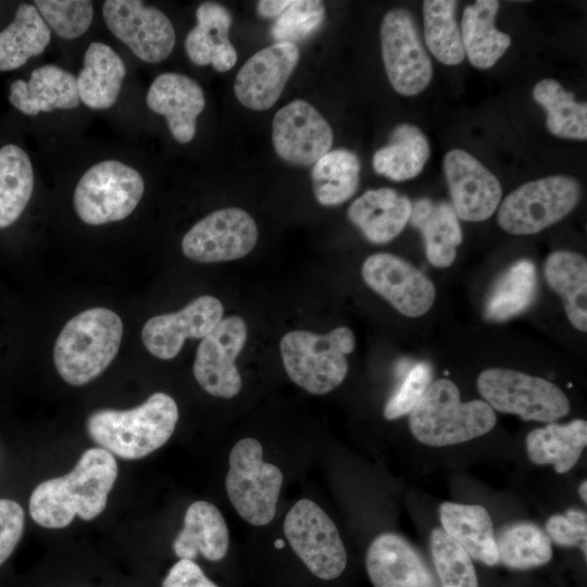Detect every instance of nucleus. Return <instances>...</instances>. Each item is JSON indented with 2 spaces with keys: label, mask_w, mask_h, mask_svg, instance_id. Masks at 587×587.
I'll return each instance as SVG.
<instances>
[{
  "label": "nucleus",
  "mask_w": 587,
  "mask_h": 587,
  "mask_svg": "<svg viewBox=\"0 0 587 587\" xmlns=\"http://www.w3.org/2000/svg\"><path fill=\"white\" fill-rule=\"evenodd\" d=\"M499 562L514 570H527L548 563L551 541L537 525L520 522L505 526L496 537Z\"/></svg>",
  "instance_id": "58836bf2"
},
{
  "label": "nucleus",
  "mask_w": 587,
  "mask_h": 587,
  "mask_svg": "<svg viewBox=\"0 0 587 587\" xmlns=\"http://www.w3.org/2000/svg\"><path fill=\"white\" fill-rule=\"evenodd\" d=\"M125 75L123 60L110 46L91 42L76 78L79 100L95 110L111 108L117 100Z\"/></svg>",
  "instance_id": "cd10ccee"
},
{
  "label": "nucleus",
  "mask_w": 587,
  "mask_h": 587,
  "mask_svg": "<svg viewBox=\"0 0 587 587\" xmlns=\"http://www.w3.org/2000/svg\"><path fill=\"white\" fill-rule=\"evenodd\" d=\"M587 445V422L574 420L565 425L550 423L526 437L529 460L535 464H552L555 472H569Z\"/></svg>",
  "instance_id": "7c9ffc66"
},
{
  "label": "nucleus",
  "mask_w": 587,
  "mask_h": 587,
  "mask_svg": "<svg viewBox=\"0 0 587 587\" xmlns=\"http://www.w3.org/2000/svg\"><path fill=\"white\" fill-rule=\"evenodd\" d=\"M145 183L139 172L120 161L92 165L79 179L73 197L79 218L102 225L127 217L142 198Z\"/></svg>",
  "instance_id": "1a4fd4ad"
},
{
  "label": "nucleus",
  "mask_w": 587,
  "mask_h": 587,
  "mask_svg": "<svg viewBox=\"0 0 587 587\" xmlns=\"http://www.w3.org/2000/svg\"><path fill=\"white\" fill-rule=\"evenodd\" d=\"M146 101L153 112L165 116L178 142L192 140L197 117L205 107L203 90L196 80L178 73H163L150 85Z\"/></svg>",
  "instance_id": "412c9836"
},
{
  "label": "nucleus",
  "mask_w": 587,
  "mask_h": 587,
  "mask_svg": "<svg viewBox=\"0 0 587 587\" xmlns=\"http://www.w3.org/2000/svg\"><path fill=\"white\" fill-rule=\"evenodd\" d=\"M412 202L391 188L365 191L348 208L347 215L365 238L373 243L395 239L405 227Z\"/></svg>",
  "instance_id": "5701e85b"
},
{
  "label": "nucleus",
  "mask_w": 587,
  "mask_h": 587,
  "mask_svg": "<svg viewBox=\"0 0 587 587\" xmlns=\"http://www.w3.org/2000/svg\"><path fill=\"white\" fill-rule=\"evenodd\" d=\"M409 221L422 233L429 263L436 267L450 266L454 262L457 247L462 242L459 217L452 205L420 198L412 203Z\"/></svg>",
  "instance_id": "a878e982"
},
{
  "label": "nucleus",
  "mask_w": 587,
  "mask_h": 587,
  "mask_svg": "<svg viewBox=\"0 0 587 587\" xmlns=\"http://www.w3.org/2000/svg\"><path fill=\"white\" fill-rule=\"evenodd\" d=\"M325 18V7L319 0H292L276 17L271 28L275 42L295 43L316 33Z\"/></svg>",
  "instance_id": "a19ab883"
},
{
  "label": "nucleus",
  "mask_w": 587,
  "mask_h": 587,
  "mask_svg": "<svg viewBox=\"0 0 587 587\" xmlns=\"http://www.w3.org/2000/svg\"><path fill=\"white\" fill-rule=\"evenodd\" d=\"M263 449L254 438L236 442L229 453L225 488L237 513L248 523L268 524L275 513L283 485V473L263 461Z\"/></svg>",
  "instance_id": "423d86ee"
},
{
  "label": "nucleus",
  "mask_w": 587,
  "mask_h": 587,
  "mask_svg": "<svg viewBox=\"0 0 587 587\" xmlns=\"http://www.w3.org/2000/svg\"><path fill=\"white\" fill-rule=\"evenodd\" d=\"M103 17L111 33L141 61L159 63L175 46V29L159 9L138 0H107Z\"/></svg>",
  "instance_id": "ddd939ff"
},
{
  "label": "nucleus",
  "mask_w": 587,
  "mask_h": 587,
  "mask_svg": "<svg viewBox=\"0 0 587 587\" xmlns=\"http://www.w3.org/2000/svg\"><path fill=\"white\" fill-rule=\"evenodd\" d=\"M477 388L494 410L516 414L525 421L552 422L570 412V401L557 385L520 371L484 370L478 375Z\"/></svg>",
  "instance_id": "0eeeda50"
},
{
  "label": "nucleus",
  "mask_w": 587,
  "mask_h": 587,
  "mask_svg": "<svg viewBox=\"0 0 587 587\" xmlns=\"http://www.w3.org/2000/svg\"><path fill=\"white\" fill-rule=\"evenodd\" d=\"M117 473L113 454L100 447L87 449L70 473L36 486L29 514L46 528L66 527L75 516L93 520L104 510Z\"/></svg>",
  "instance_id": "f257e3e1"
},
{
  "label": "nucleus",
  "mask_w": 587,
  "mask_h": 587,
  "mask_svg": "<svg viewBox=\"0 0 587 587\" xmlns=\"http://www.w3.org/2000/svg\"><path fill=\"white\" fill-rule=\"evenodd\" d=\"M229 532L220 510L203 500L186 510L184 525L173 541L179 559L193 561L201 554L209 561H220L228 550Z\"/></svg>",
  "instance_id": "393cba45"
},
{
  "label": "nucleus",
  "mask_w": 587,
  "mask_h": 587,
  "mask_svg": "<svg viewBox=\"0 0 587 587\" xmlns=\"http://www.w3.org/2000/svg\"><path fill=\"white\" fill-rule=\"evenodd\" d=\"M379 35L383 62L392 88L407 97L423 91L432 80L433 65L411 12L401 8L388 11Z\"/></svg>",
  "instance_id": "9b49d317"
},
{
  "label": "nucleus",
  "mask_w": 587,
  "mask_h": 587,
  "mask_svg": "<svg viewBox=\"0 0 587 587\" xmlns=\"http://www.w3.org/2000/svg\"><path fill=\"white\" fill-rule=\"evenodd\" d=\"M452 208L458 217L469 222L489 218L502 197L499 179L476 158L461 149H453L444 158Z\"/></svg>",
  "instance_id": "a211bd4d"
},
{
  "label": "nucleus",
  "mask_w": 587,
  "mask_h": 587,
  "mask_svg": "<svg viewBox=\"0 0 587 587\" xmlns=\"http://www.w3.org/2000/svg\"><path fill=\"white\" fill-rule=\"evenodd\" d=\"M34 189V171L27 153L16 145L0 149V228L23 213Z\"/></svg>",
  "instance_id": "c9c22d12"
},
{
  "label": "nucleus",
  "mask_w": 587,
  "mask_h": 587,
  "mask_svg": "<svg viewBox=\"0 0 587 587\" xmlns=\"http://www.w3.org/2000/svg\"><path fill=\"white\" fill-rule=\"evenodd\" d=\"M162 587H217L191 560L179 559L166 574Z\"/></svg>",
  "instance_id": "49530a36"
},
{
  "label": "nucleus",
  "mask_w": 587,
  "mask_h": 587,
  "mask_svg": "<svg viewBox=\"0 0 587 587\" xmlns=\"http://www.w3.org/2000/svg\"><path fill=\"white\" fill-rule=\"evenodd\" d=\"M300 58L295 43L274 42L251 55L234 82L238 101L254 111L272 108L279 99Z\"/></svg>",
  "instance_id": "f3484780"
},
{
  "label": "nucleus",
  "mask_w": 587,
  "mask_h": 587,
  "mask_svg": "<svg viewBox=\"0 0 587 587\" xmlns=\"http://www.w3.org/2000/svg\"><path fill=\"white\" fill-rule=\"evenodd\" d=\"M579 496L584 502H587V480L585 479L579 486Z\"/></svg>",
  "instance_id": "09e8293b"
},
{
  "label": "nucleus",
  "mask_w": 587,
  "mask_h": 587,
  "mask_svg": "<svg viewBox=\"0 0 587 587\" xmlns=\"http://www.w3.org/2000/svg\"><path fill=\"white\" fill-rule=\"evenodd\" d=\"M442 529L471 557L486 565L499 563L496 536L487 510L478 504L444 502L439 507Z\"/></svg>",
  "instance_id": "bb28decb"
},
{
  "label": "nucleus",
  "mask_w": 587,
  "mask_h": 587,
  "mask_svg": "<svg viewBox=\"0 0 587 587\" xmlns=\"http://www.w3.org/2000/svg\"><path fill=\"white\" fill-rule=\"evenodd\" d=\"M432 379V369L426 362H417L404 374L398 389L389 398L385 408L384 416L387 420H396L409 414L420 401Z\"/></svg>",
  "instance_id": "37998d69"
},
{
  "label": "nucleus",
  "mask_w": 587,
  "mask_h": 587,
  "mask_svg": "<svg viewBox=\"0 0 587 587\" xmlns=\"http://www.w3.org/2000/svg\"><path fill=\"white\" fill-rule=\"evenodd\" d=\"M197 25L187 34L185 50L196 65H212L217 72L229 71L237 62V51L229 41L233 16L224 5L203 2L197 11Z\"/></svg>",
  "instance_id": "4be33fe9"
},
{
  "label": "nucleus",
  "mask_w": 587,
  "mask_h": 587,
  "mask_svg": "<svg viewBox=\"0 0 587 587\" xmlns=\"http://www.w3.org/2000/svg\"><path fill=\"white\" fill-rule=\"evenodd\" d=\"M544 274L564 304L571 324L587 330V260L577 252L557 250L548 255Z\"/></svg>",
  "instance_id": "c756f323"
},
{
  "label": "nucleus",
  "mask_w": 587,
  "mask_h": 587,
  "mask_svg": "<svg viewBox=\"0 0 587 587\" xmlns=\"http://www.w3.org/2000/svg\"><path fill=\"white\" fill-rule=\"evenodd\" d=\"M413 436L422 444L444 447L464 442L494 428L495 410L483 400L462 402L457 385L437 379L409 413Z\"/></svg>",
  "instance_id": "20e7f679"
},
{
  "label": "nucleus",
  "mask_w": 587,
  "mask_h": 587,
  "mask_svg": "<svg viewBox=\"0 0 587 587\" xmlns=\"http://www.w3.org/2000/svg\"><path fill=\"white\" fill-rule=\"evenodd\" d=\"M222 302L203 295L182 310L149 319L142 329L141 339L146 349L161 360L175 358L186 339H202L223 319Z\"/></svg>",
  "instance_id": "6ab92c4d"
},
{
  "label": "nucleus",
  "mask_w": 587,
  "mask_h": 587,
  "mask_svg": "<svg viewBox=\"0 0 587 587\" xmlns=\"http://www.w3.org/2000/svg\"><path fill=\"white\" fill-rule=\"evenodd\" d=\"M354 347V334L346 326L324 335L291 330L282 337L279 344L287 375L313 395L327 394L344 382L348 373L347 355Z\"/></svg>",
  "instance_id": "39448f33"
},
{
  "label": "nucleus",
  "mask_w": 587,
  "mask_h": 587,
  "mask_svg": "<svg viewBox=\"0 0 587 587\" xmlns=\"http://www.w3.org/2000/svg\"><path fill=\"white\" fill-rule=\"evenodd\" d=\"M333 140L328 122L305 100L296 99L274 115L273 147L287 163L297 166L314 164L330 150Z\"/></svg>",
  "instance_id": "dca6fc26"
},
{
  "label": "nucleus",
  "mask_w": 587,
  "mask_h": 587,
  "mask_svg": "<svg viewBox=\"0 0 587 587\" xmlns=\"http://www.w3.org/2000/svg\"><path fill=\"white\" fill-rule=\"evenodd\" d=\"M51 30L34 4L18 5L14 20L0 30V71L23 66L41 54L50 42Z\"/></svg>",
  "instance_id": "2f4dec72"
},
{
  "label": "nucleus",
  "mask_w": 587,
  "mask_h": 587,
  "mask_svg": "<svg viewBox=\"0 0 587 587\" xmlns=\"http://www.w3.org/2000/svg\"><path fill=\"white\" fill-rule=\"evenodd\" d=\"M123 322L112 310L92 308L73 316L53 348L57 372L67 384L83 386L97 378L114 360Z\"/></svg>",
  "instance_id": "7ed1b4c3"
},
{
  "label": "nucleus",
  "mask_w": 587,
  "mask_h": 587,
  "mask_svg": "<svg viewBox=\"0 0 587 587\" xmlns=\"http://www.w3.org/2000/svg\"><path fill=\"white\" fill-rule=\"evenodd\" d=\"M582 195L579 183L570 176L554 175L528 182L501 202L500 227L512 235H532L565 217Z\"/></svg>",
  "instance_id": "6e6552de"
},
{
  "label": "nucleus",
  "mask_w": 587,
  "mask_h": 587,
  "mask_svg": "<svg viewBox=\"0 0 587 587\" xmlns=\"http://www.w3.org/2000/svg\"><path fill=\"white\" fill-rule=\"evenodd\" d=\"M284 534L291 549L316 577H338L347 564V553L332 519L312 500L300 499L288 511Z\"/></svg>",
  "instance_id": "9d476101"
},
{
  "label": "nucleus",
  "mask_w": 587,
  "mask_h": 587,
  "mask_svg": "<svg viewBox=\"0 0 587 587\" xmlns=\"http://www.w3.org/2000/svg\"><path fill=\"white\" fill-rule=\"evenodd\" d=\"M178 408L164 392L152 394L143 403L130 410L103 409L86 421L89 437L124 460L147 457L166 444L173 435Z\"/></svg>",
  "instance_id": "f03ea898"
},
{
  "label": "nucleus",
  "mask_w": 587,
  "mask_h": 587,
  "mask_svg": "<svg viewBox=\"0 0 587 587\" xmlns=\"http://www.w3.org/2000/svg\"><path fill=\"white\" fill-rule=\"evenodd\" d=\"M258 241L253 217L240 208L214 211L197 222L184 236V254L199 263L237 260L252 251Z\"/></svg>",
  "instance_id": "f8f14e48"
},
{
  "label": "nucleus",
  "mask_w": 587,
  "mask_h": 587,
  "mask_svg": "<svg viewBox=\"0 0 587 587\" xmlns=\"http://www.w3.org/2000/svg\"><path fill=\"white\" fill-rule=\"evenodd\" d=\"M429 154V143L421 129L401 124L392 130L388 145L374 153L373 167L391 180L402 182L416 177Z\"/></svg>",
  "instance_id": "473e14b6"
},
{
  "label": "nucleus",
  "mask_w": 587,
  "mask_h": 587,
  "mask_svg": "<svg viewBox=\"0 0 587 587\" xmlns=\"http://www.w3.org/2000/svg\"><path fill=\"white\" fill-rule=\"evenodd\" d=\"M538 289L534 263L520 260L508 267L490 289L484 308L489 321L503 322L526 311L534 302Z\"/></svg>",
  "instance_id": "72a5a7b5"
},
{
  "label": "nucleus",
  "mask_w": 587,
  "mask_h": 587,
  "mask_svg": "<svg viewBox=\"0 0 587 587\" xmlns=\"http://www.w3.org/2000/svg\"><path fill=\"white\" fill-rule=\"evenodd\" d=\"M292 0H261L257 4L259 15L272 18L280 15L290 4Z\"/></svg>",
  "instance_id": "de8ad7c7"
},
{
  "label": "nucleus",
  "mask_w": 587,
  "mask_h": 587,
  "mask_svg": "<svg viewBox=\"0 0 587 587\" xmlns=\"http://www.w3.org/2000/svg\"><path fill=\"white\" fill-rule=\"evenodd\" d=\"M248 335L242 317L222 319L201 339L193 362V376L201 388L214 397L233 398L241 389V376L235 361Z\"/></svg>",
  "instance_id": "4468645a"
},
{
  "label": "nucleus",
  "mask_w": 587,
  "mask_h": 587,
  "mask_svg": "<svg viewBox=\"0 0 587 587\" xmlns=\"http://www.w3.org/2000/svg\"><path fill=\"white\" fill-rule=\"evenodd\" d=\"M365 564L374 587H439L416 549L395 533L374 538Z\"/></svg>",
  "instance_id": "aec40b11"
},
{
  "label": "nucleus",
  "mask_w": 587,
  "mask_h": 587,
  "mask_svg": "<svg viewBox=\"0 0 587 587\" xmlns=\"http://www.w3.org/2000/svg\"><path fill=\"white\" fill-rule=\"evenodd\" d=\"M533 97L547 112V127L551 134L567 139H587V103L577 102L573 92L551 78L539 80Z\"/></svg>",
  "instance_id": "e433bc0d"
},
{
  "label": "nucleus",
  "mask_w": 587,
  "mask_h": 587,
  "mask_svg": "<svg viewBox=\"0 0 587 587\" xmlns=\"http://www.w3.org/2000/svg\"><path fill=\"white\" fill-rule=\"evenodd\" d=\"M275 546L277 548H282V547H284V541L282 539H278V540L275 541Z\"/></svg>",
  "instance_id": "8fccbe9b"
},
{
  "label": "nucleus",
  "mask_w": 587,
  "mask_h": 587,
  "mask_svg": "<svg viewBox=\"0 0 587 587\" xmlns=\"http://www.w3.org/2000/svg\"><path fill=\"white\" fill-rule=\"evenodd\" d=\"M549 539L565 547H579L587 554V515L584 511L569 510L565 514H554L546 524Z\"/></svg>",
  "instance_id": "c03bdc74"
},
{
  "label": "nucleus",
  "mask_w": 587,
  "mask_h": 587,
  "mask_svg": "<svg viewBox=\"0 0 587 587\" xmlns=\"http://www.w3.org/2000/svg\"><path fill=\"white\" fill-rule=\"evenodd\" d=\"M457 7L458 2L453 0L423 2L426 46L436 60L446 65L460 64L465 58Z\"/></svg>",
  "instance_id": "4c0bfd02"
},
{
  "label": "nucleus",
  "mask_w": 587,
  "mask_h": 587,
  "mask_svg": "<svg viewBox=\"0 0 587 587\" xmlns=\"http://www.w3.org/2000/svg\"><path fill=\"white\" fill-rule=\"evenodd\" d=\"M362 278L372 290L409 317L425 314L436 298L433 282L414 265L391 253L370 255L362 265Z\"/></svg>",
  "instance_id": "2eb2a0df"
},
{
  "label": "nucleus",
  "mask_w": 587,
  "mask_h": 587,
  "mask_svg": "<svg viewBox=\"0 0 587 587\" xmlns=\"http://www.w3.org/2000/svg\"><path fill=\"white\" fill-rule=\"evenodd\" d=\"M25 525L22 507L13 500L0 499V565L18 544Z\"/></svg>",
  "instance_id": "a18cd8bd"
},
{
  "label": "nucleus",
  "mask_w": 587,
  "mask_h": 587,
  "mask_svg": "<svg viewBox=\"0 0 587 587\" xmlns=\"http://www.w3.org/2000/svg\"><path fill=\"white\" fill-rule=\"evenodd\" d=\"M34 4L45 23L64 39L85 34L93 16L92 3L87 0H36Z\"/></svg>",
  "instance_id": "79ce46f5"
},
{
  "label": "nucleus",
  "mask_w": 587,
  "mask_h": 587,
  "mask_svg": "<svg viewBox=\"0 0 587 587\" xmlns=\"http://www.w3.org/2000/svg\"><path fill=\"white\" fill-rule=\"evenodd\" d=\"M430 553L441 587H478L471 557L442 528L430 534Z\"/></svg>",
  "instance_id": "ea45409f"
},
{
  "label": "nucleus",
  "mask_w": 587,
  "mask_h": 587,
  "mask_svg": "<svg viewBox=\"0 0 587 587\" xmlns=\"http://www.w3.org/2000/svg\"><path fill=\"white\" fill-rule=\"evenodd\" d=\"M360 171V160L352 151L337 149L325 153L311 171L316 201L334 207L349 200L358 189Z\"/></svg>",
  "instance_id": "f704fd0d"
},
{
  "label": "nucleus",
  "mask_w": 587,
  "mask_h": 587,
  "mask_svg": "<svg viewBox=\"0 0 587 587\" xmlns=\"http://www.w3.org/2000/svg\"><path fill=\"white\" fill-rule=\"evenodd\" d=\"M9 100L18 111L33 116L55 109H73L80 101L74 75L52 64L35 68L27 82H13Z\"/></svg>",
  "instance_id": "b1692460"
},
{
  "label": "nucleus",
  "mask_w": 587,
  "mask_h": 587,
  "mask_svg": "<svg viewBox=\"0 0 587 587\" xmlns=\"http://www.w3.org/2000/svg\"><path fill=\"white\" fill-rule=\"evenodd\" d=\"M498 9L499 1L477 0L463 11L460 32L464 53L476 68L494 66L511 45V37L495 26Z\"/></svg>",
  "instance_id": "c85d7f7f"
}]
</instances>
